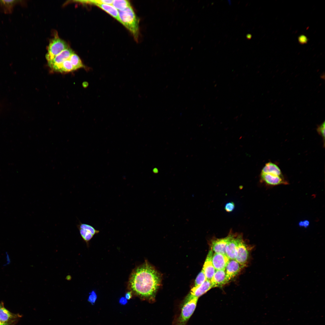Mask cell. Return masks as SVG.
I'll return each instance as SVG.
<instances>
[{"label": "cell", "instance_id": "1", "mask_svg": "<svg viewBox=\"0 0 325 325\" xmlns=\"http://www.w3.org/2000/svg\"><path fill=\"white\" fill-rule=\"evenodd\" d=\"M159 273L147 262L134 269L128 283V290L142 299L154 301L160 286Z\"/></svg>", "mask_w": 325, "mask_h": 325}, {"label": "cell", "instance_id": "2", "mask_svg": "<svg viewBox=\"0 0 325 325\" xmlns=\"http://www.w3.org/2000/svg\"><path fill=\"white\" fill-rule=\"evenodd\" d=\"M260 177L261 181L269 186L289 184L279 167L271 162L267 163L263 167Z\"/></svg>", "mask_w": 325, "mask_h": 325}, {"label": "cell", "instance_id": "3", "mask_svg": "<svg viewBox=\"0 0 325 325\" xmlns=\"http://www.w3.org/2000/svg\"><path fill=\"white\" fill-rule=\"evenodd\" d=\"M118 11L120 23L131 32L135 39L137 40L139 33V19L131 6Z\"/></svg>", "mask_w": 325, "mask_h": 325}, {"label": "cell", "instance_id": "4", "mask_svg": "<svg viewBox=\"0 0 325 325\" xmlns=\"http://www.w3.org/2000/svg\"><path fill=\"white\" fill-rule=\"evenodd\" d=\"M198 298L185 299L182 304L180 314L176 320L175 325H185L196 308Z\"/></svg>", "mask_w": 325, "mask_h": 325}, {"label": "cell", "instance_id": "5", "mask_svg": "<svg viewBox=\"0 0 325 325\" xmlns=\"http://www.w3.org/2000/svg\"><path fill=\"white\" fill-rule=\"evenodd\" d=\"M68 48L67 44L58 37H55L50 41L46 58L48 61Z\"/></svg>", "mask_w": 325, "mask_h": 325}, {"label": "cell", "instance_id": "6", "mask_svg": "<svg viewBox=\"0 0 325 325\" xmlns=\"http://www.w3.org/2000/svg\"><path fill=\"white\" fill-rule=\"evenodd\" d=\"M229 235V238L225 249L226 255L229 259L235 260L237 255L239 241L242 236L234 233L232 231H231Z\"/></svg>", "mask_w": 325, "mask_h": 325}, {"label": "cell", "instance_id": "7", "mask_svg": "<svg viewBox=\"0 0 325 325\" xmlns=\"http://www.w3.org/2000/svg\"><path fill=\"white\" fill-rule=\"evenodd\" d=\"M74 52L68 48L55 57L52 60L48 61V66L55 71L59 72L60 66L65 60L69 58Z\"/></svg>", "mask_w": 325, "mask_h": 325}, {"label": "cell", "instance_id": "8", "mask_svg": "<svg viewBox=\"0 0 325 325\" xmlns=\"http://www.w3.org/2000/svg\"><path fill=\"white\" fill-rule=\"evenodd\" d=\"M77 227L82 238L87 245L94 236L100 232L99 231L96 229L93 226L80 221L77 225Z\"/></svg>", "mask_w": 325, "mask_h": 325}, {"label": "cell", "instance_id": "9", "mask_svg": "<svg viewBox=\"0 0 325 325\" xmlns=\"http://www.w3.org/2000/svg\"><path fill=\"white\" fill-rule=\"evenodd\" d=\"M212 288L213 286L211 281L207 280L201 284L194 286L185 299H188L193 298H198Z\"/></svg>", "mask_w": 325, "mask_h": 325}, {"label": "cell", "instance_id": "10", "mask_svg": "<svg viewBox=\"0 0 325 325\" xmlns=\"http://www.w3.org/2000/svg\"><path fill=\"white\" fill-rule=\"evenodd\" d=\"M248 256V249L242 236L239 241L237 255L235 260L244 267L246 266L247 263Z\"/></svg>", "mask_w": 325, "mask_h": 325}, {"label": "cell", "instance_id": "11", "mask_svg": "<svg viewBox=\"0 0 325 325\" xmlns=\"http://www.w3.org/2000/svg\"><path fill=\"white\" fill-rule=\"evenodd\" d=\"M20 315L13 313L4 307L3 302H0V321L5 323L14 324Z\"/></svg>", "mask_w": 325, "mask_h": 325}, {"label": "cell", "instance_id": "12", "mask_svg": "<svg viewBox=\"0 0 325 325\" xmlns=\"http://www.w3.org/2000/svg\"><path fill=\"white\" fill-rule=\"evenodd\" d=\"M243 267L235 260L229 259L225 269L226 278L228 281L235 276Z\"/></svg>", "mask_w": 325, "mask_h": 325}, {"label": "cell", "instance_id": "13", "mask_svg": "<svg viewBox=\"0 0 325 325\" xmlns=\"http://www.w3.org/2000/svg\"><path fill=\"white\" fill-rule=\"evenodd\" d=\"M229 238L228 234L224 238L214 239L211 241V250L215 253L226 255L225 249Z\"/></svg>", "mask_w": 325, "mask_h": 325}, {"label": "cell", "instance_id": "14", "mask_svg": "<svg viewBox=\"0 0 325 325\" xmlns=\"http://www.w3.org/2000/svg\"><path fill=\"white\" fill-rule=\"evenodd\" d=\"M229 260L226 255L215 253L213 254L212 258L213 265L216 270H225Z\"/></svg>", "mask_w": 325, "mask_h": 325}, {"label": "cell", "instance_id": "15", "mask_svg": "<svg viewBox=\"0 0 325 325\" xmlns=\"http://www.w3.org/2000/svg\"><path fill=\"white\" fill-rule=\"evenodd\" d=\"M213 254V251L211 249L209 251L202 268L207 280L210 281L216 271L212 261Z\"/></svg>", "mask_w": 325, "mask_h": 325}, {"label": "cell", "instance_id": "16", "mask_svg": "<svg viewBox=\"0 0 325 325\" xmlns=\"http://www.w3.org/2000/svg\"><path fill=\"white\" fill-rule=\"evenodd\" d=\"M211 281L213 287L221 286L228 282L225 270H216Z\"/></svg>", "mask_w": 325, "mask_h": 325}, {"label": "cell", "instance_id": "17", "mask_svg": "<svg viewBox=\"0 0 325 325\" xmlns=\"http://www.w3.org/2000/svg\"><path fill=\"white\" fill-rule=\"evenodd\" d=\"M22 1L0 0V9L5 14L11 13L14 6L17 5L22 4Z\"/></svg>", "mask_w": 325, "mask_h": 325}, {"label": "cell", "instance_id": "18", "mask_svg": "<svg viewBox=\"0 0 325 325\" xmlns=\"http://www.w3.org/2000/svg\"><path fill=\"white\" fill-rule=\"evenodd\" d=\"M103 10L120 23L118 11L112 5L98 4L94 5Z\"/></svg>", "mask_w": 325, "mask_h": 325}, {"label": "cell", "instance_id": "19", "mask_svg": "<svg viewBox=\"0 0 325 325\" xmlns=\"http://www.w3.org/2000/svg\"><path fill=\"white\" fill-rule=\"evenodd\" d=\"M69 59L73 66L74 70L85 67L79 57L74 53L70 56Z\"/></svg>", "mask_w": 325, "mask_h": 325}, {"label": "cell", "instance_id": "20", "mask_svg": "<svg viewBox=\"0 0 325 325\" xmlns=\"http://www.w3.org/2000/svg\"><path fill=\"white\" fill-rule=\"evenodd\" d=\"M112 5L118 11L123 10L131 6L129 1L126 0H113Z\"/></svg>", "mask_w": 325, "mask_h": 325}, {"label": "cell", "instance_id": "21", "mask_svg": "<svg viewBox=\"0 0 325 325\" xmlns=\"http://www.w3.org/2000/svg\"><path fill=\"white\" fill-rule=\"evenodd\" d=\"M73 70H74L73 66L68 59L64 61L61 64L59 72L67 73Z\"/></svg>", "mask_w": 325, "mask_h": 325}, {"label": "cell", "instance_id": "22", "mask_svg": "<svg viewBox=\"0 0 325 325\" xmlns=\"http://www.w3.org/2000/svg\"><path fill=\"white\" fill-rule=\"evenodd\" d=\"M206 280H207V279L204 271L202 269L196 279L194 286L201 284Z\"/></svg>", "mask_w": 325, "mask_h": 325}, {"label": "cell", "instance_id": "23", "mask_svg": "<svg viewBox=\"0 0 325 325\" xmlns=\"http://www.w3.org/2000/svg\"><path fill=\"white\" fill-rule=\"evenodd\" d=\"M325 122L317 126V131L318 133L322 137L323 141L324 147L325 144Z\"/></svg>", "mask_w": 325, "mask_h": 325}, {"label": "cell", "instance_id": "24", "mask_svg": "<svg viewBox=\"0 0 325 325\" xmlns=\"http://www.w3.org/2000/svg\"><path fill=\"white\" fill-rule=\"evenodd\" d=\"M113 1V0H96L85 1V2H87L94 5L96 4H105L112 5Z\"/></svg>", "mask_w": 325, "mask_h": 325}, {"label": "cell", "instance_id": "25", "mask_svg": "<svg viewBox=\"0 0 325 325\" xmlns=\"http://www.w3.org/2000/svg\"><path fill=\"white\" fill-rule=\"evenodd\" d=\"M97 298V296L95 292L94 291H92L89 293L88 300L92 304H94Z\"/></svg>", "mask_w": 325, "mask_h": 325}, {"label": "cell", "instance_id": "26", "mask_svg": "<svg viewBox=\"0 0 325 325\" xmlns=\"http://www.w3.org/2000/svg\"><path fill=\"white\" fill-rule=\"evenodd\" d=\"M235 205L233 202H230L227 203L225 206V209L228 212H231L234 209Z\"/></svg>", "mask_w": 325, "mask_h": 325}, {"label": "cell", "instance_id": "27", "mask_svg": "<svg viewBox=\"0 0 325 325\" xmlns=\"http://www.w3.org/2000/svg\"><path fill=\"white\" fill-rule=\"evenodd\" d=\"M309 221L308 220H305L300 221L299 223V225L300 227H303L307 228L309 225Z\"/></svg>", "mask_w": 325, "mask_h": 325}, {"label": "cell", "instance_id": "28", "mask_svg": "<svg viewBox=\"0 0 325 325\" xmlns=\"http://www.w3.org/2000/svg\"><path fill=\"white\" fill-rule=\"evenodd\" d=\"M132 293L131 291H129L127 292L125 294V298L127 300H129L132 298Z\"/></svg>", "mask_w": 325, "mask_h": 325}, {"label": "cell", "instance_id": "29", "mask_svg": "<svg viewBox=\"0 0 325 325\" xmlns=\"http://www.w3.org/2000/svg\"><path fill=\"white\" fill-rule=\"evenodd\" d=\"M119 302L121 305H125L128 302L127 300L125 297H122L120 299Z\"/></svg>", "mask_w": 325, "mask_h": 325}, {"label": "cell", "instance_id": "30", "mask_svg": "<svg viewBox=\"0 0 325 325\" xmlns=\"http://www.w3.org/2000/svg\"><path fill=\"white\" fill-rule=\"evenodd\" d=\"M0 325H13V324L4 323L0 321Z\"/></svg>", "mask_w": 325, "mask_h": 325}]
</instances>
